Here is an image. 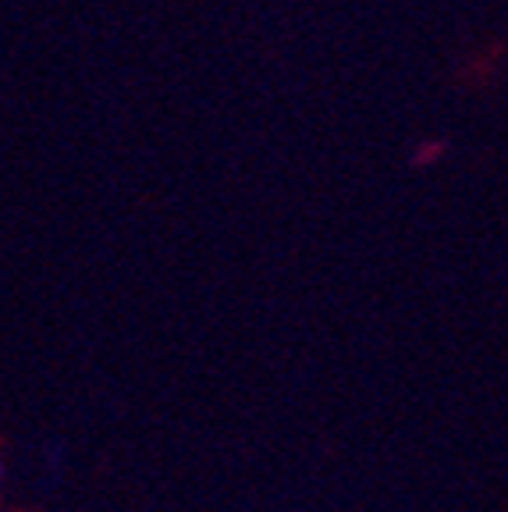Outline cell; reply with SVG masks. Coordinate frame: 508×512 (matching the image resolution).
<instances>
[{"mask_svg":"<svg viewBox=\"0 0 508 512\" xmlns=\"http://www.w3.org/2000/svg\"><path fill=\"white\" fill-rule=\"evenodd\" d=\"M0 484H4V463H0Z\"/></svg>","mask_w":508,"mask_h":512,"instance_id":"obj_1","label":"cell"}]
</instances>
